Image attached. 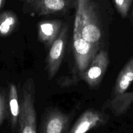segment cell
<instances>
[{"label": "cell", "mask_w": 133, "mask_h": 133, "mask_svg": "<svg viewBox=\"0 0 133 133\" xmlns=\"http://www.w3.org/2000/svg\"><path fill=\"white\" fill-rule=\"evenodd\" d=\"M131 20H132V22L133 24V10H132V12L131 14Z\"/></svg>", "instance_id": "17"}, {"label": "cell", "mask_w": 133, "mask_h": 133, "mask_svg": "<svg viewBox=\"0 0 133 133\" xmlns=\"http://www.w3.org/2000/svg\"><path fill=\"white\" fill-rule=\"evenodd\" d=\"M99 50L100 48L88 43L82 37L81 31L73 29V53L76 71L74 76L78 80Z\"/></svg>", "instance_id": "3"}, {"label": "cell", "mask_w": 133, "mask_h": 133, "mask_svg": "<svg viewBox=\"0 0 133 133\" xmlns=\"http://www.w3.org/2000/svg\"><path fill=\"white\" fill-rule=\"evenodd\" d=\"M7 101L5 95L0 91V126L3 123L7 116Z\"/></svg>", "instance_id": "14"}, {"label": "cell", "mask_w": 133, "mask_h": 133, "mask_svg": "<svg viewBox=\"0 0 133 133\" xmlns=\"http://www.w3.org/2000/svg\"><path fill=\"white\" fill-rule=\"evenodd\" d=\"M71 116L57 108L46 111L39 133H68Z\"/></svg>", "instance_id": "6"}, {"label": "cell", "mask_w": 133, "mask_h": 133, "mask_svg": "<svg viewBox=\"0 0 133 133\" xmlns=\"http://www.w3.org/2000/svg\"><path fill=\"white\" fill-rule=\"evenodd\" d=\"M110 63L109 56L104 50H99L88 68L80 76L90 88L98 86L103 80Z\"/></svg>", "instance_id": "5"}, {"label": "cell", "mask_w": 133, "mask_h": 133, "mask_svg": "<svg viewBox=\"0 0 133 133\" xmlns=\"http://www.w3.org/2000/svg\"><path fill=\"white\" fill-rule=\"evenodd\" d=\"M68 31V25H63L59 34L50 48L46 58V71L50 80L56 76L61 65L67 43Z\"/></svg>", "instance_id": "4"}, {"label": "cell", "mask_w": 133, "mask_h": 133, "mask_svg": "<svg viewBox=\"0 0 133 133\" xmlns=\"http://www.w3.org/2000/svg\"><path fill=\"white\" fill-rule=\"evenodd\" d=\"M18 25V18L11 11L0 13V37H5L11 35Z\"/></svg>", "instance_id": "12"}, {"label": "cell", "mask_w": 133, "mask_h": 133, "mask_svg": "<svg viewBox=\"0 0 133 133\" xmlns=\"http://www.w3.org/2000/svg\"><path fill=\"white\" fill-rule=\"evenodd\" d=\"M133 103V91L123 96L110 97L103 105L104 109L111 111L116 116H120L127 112Z\"/></svg>", "instance_id": "10"}, {"label": "cell", "mask_w": 133, "mask_h": 133, "mask_svg": "<svg viewBox=\"0 0 133 133\" xmlns=\"http://www.w3.org/2000/svg\"><path fill=\"white\" fill-rule=\"evenodd\" d=\"M78 79L75 76H66V77L61 78L57 81V84L59 85L60 87H70L71 85H75V84L78 82Z\"/></svg>", "instance_id": "15"}, {"label": "cell", "mask_w": 133, "mask_h": 133, "mask_svg": "<svg viewBox=\"0 0 133 133\" xmlns=\"http://www.w3.org/2000/svg\"><path fill=\"white\" fill-rule=\"evenodd\" d=\"M109 120L110 116L105 112L95 109L87 110L80 115L68 133H87L107 125Z\"/></svg>", "instance_id": "7"}, {"label": "cell", "mask_w": 133, "mask_h": 133, "mask_svg": "<svg viewBox=\"0 0 133 133\" xmlns=\"http://www.w3.org/2000/svg\"><path fill=\"white\" fill-rule=\"evenodd\" d=\"M6 0H0V9L3 7V5H5Z\"/></svg>", "instance_id": "16"}, {"label": "cell", "mask_w": 133, "mask_h": 133, "mask_svg": "<svg viewBox=\"0 0 133 133\" xmlns=\"http://www.w3.org/2000/svg\"><path fill=\"white\" fill-rule=\"evenodd\" d=\"M23 11L34 16L65 14L76 7L77 0H21Z\"/></svg>", "instance_id": "2"}, {"label": "cell", "mask_w": 133, "mask_h": 133, "mask_svg": "<svg viewBox=\"0 0 133 133\" xmlns=\"http://www.w3.org/2000/svg\"><path fill=\"white\" fill-rule=\"evenodd\" d=\"M108 0H77L73 29L82 31L88 43L101 48L103 36V4Z\"/></svg>", "instance_id": "1"}, {"label": "cell", "mask_w": 133, "mask_h": 133, "mask_svg": "<svg viewBox=\"0 0 133 133\" xmlns=\"http://www.w3.org/2000/svg\"><path fill=\"white\" fill-rule=\"evenodd\" d=\"M63 22L58 20H43L38 24V39L46 48H50L63 28Z\"/></svg>", "instance_id": "8"}, {"label": "cell", "mask_w": 133, "mask_h": 133, "mask_svg": "<svg viewBox=\"0 0 133 133\" xmlns=\"http://www.w3.org/2000/svg\"><path fill=\"white\" fill-rule=\"evenodd\" d=\"M9 117L10 125L12 132H16L18 129V118L20 112V104H19L18 93L17 88L13 83L9 85L8 93Z\"/></svg>", "instance_id": "11"}, {"label": "cell", "mask_w": 133, "mask_h": 133, "mask_svg": "<svg viewBox=\"0 0 133 133\" xmlns=\"http://www.w3.org/2000/svg\"><path fill=\"white\" fill-rule=\"evenodd\" d=\"M133 83V57L126 63L116 80L110 97L122 96L128 94V89Z\"/></svg>", "instance_id": "9"}, {"label": "cell", "mask_w": 133, "mask_h": 133, "mask_svg": "<svg viewBox=\"0 0 133 133\" xmlns=\"http://www.w3.org/2000/svg\"><path fill=\"white\" fill-rule=\"evenodd\" d=\"M113 2L116 10L121 17L126 18L133 0H113Z\"/></svg>", "instance_id": "13"}]
</instances>
